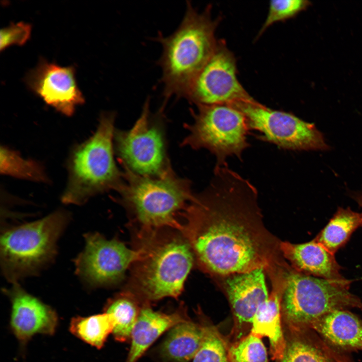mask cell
Masks as SVG:
<instances>
[{
    "instance_id": "9c48e42d",
    "label": "cell",
    "mask_w": 362,
    "mask_h": 362,
    "mask_svg": "<svg viewBox=\"0 0 362 362\" xmlns=\"http://www.w3.org/2000/svg\"><path fill=\"white\" fill-rule=\"evenodd\" d=\"M163 110L153 115L147 98L133 127L128 130H115L114 150L125 170L157 176L172 169L166 154Z\"/></svg>"
},
{
    "instance_id": "2e32d148",
    "label": "cell",
    "mask_w": 362,
    "mask_h": 362,
    "mask_svg": "<svg viewBox=\"0 0 362 362\" xmlns=\"http://www.w3.org/2000/svg\"><path fill=\"white\" fill-rule=\"evenodd\" d=\"M289 270L280 268L267 274L272 286L269 296L254 315L250 331L260 338L267 337L272 359L280 361L286 345L281 325V302Z\"/></svg>"
},
{
    "instance_id": "6da1fadb",
    "label": "cell",
    "mask_w": 362,
    "mask_h": 362,
    "mask_svg": "<svg viewBox=\"0 0 362 362\" xmlns=\"http://www.w3.org/2000/svg\"><path fill=\"white\" fill-rule=\"evenodd\" d=\"M257 199L254 186L226 164L215 167L210 185L181 214L195 262L214 279L289 266L281 241L264 225Z\"/></svg>"
},
{
    "instance_id": "d6986e66",
    "label": "cell",
    "mask_w": 362,
    "mask_h": 362,
    "mask_svg": "<svg viewBox=\"0 0 362 362\" xmlns=\"http://www.w3.org/2000/svg\"><path fill=\"white\" fill-rule=\"evenodd\" d=\"M346 310H336L326 314L312 324L309 329L339 350L362 351V321Z\"/></svg>"
},
{
    "instance_id": "603a6c76",
    "label": "cell",
    "mask_w": 362,
    "mask_h": 362,
    "mask_svg": "<svg viewBox=\"0 0 362 362\" xmlns=\"http://www.w3.org/2000/svg\"><path fill=\"white\" fill-rule=\"evenodd\" d=\"M113 330L112 319L105 312L87 317H73L69 324V330L72 334L98 349L104 345Z\"/></svg>"
},
{
    "instance_id": "4316f807",
    "label": "cell",
    "mask_w": 362,
    "mask_h": 362,
    "mask_svg": "<svg viewBox=\"0 0 362 362\" xmlns=\"http://www.w3.org/2000/svg\"><path fill=\"white\" fill-rule=\"evenodd\" d=\"M205 325L204 339L193 362H229L226 342L216 328L208 324Z\"/></svg>"
},
{
    "instance_id": "d4e9b609",
    "label": "cell",
    "mask_w": 362,
    "mask_h": 362,
    "mask_svg": "<svg viewBox=\"0 0 362 362\" xmlns=\"http://www.w3.org/2000/svg\"><path fill=\"white\" fill-rule=\"evenodd\" d=\"M1 174L17 178L48 183L44 168L38 162L23 158L17 151L5 146H1Z\"/></svg>"
},
{
    "instance_id": "7c38bea8",
    "label": "cell",
    "mask_w": 362,
    "mask_h": 362,
    "mask_svg": "<svg viewBox=\"0 0 362 362\" xmlns=\"http://www.w3.org/2000/svg\"><path fill=\"white\" fill-rule=\"evenodd\" d=\"M186 99L197 105L231 104L253 99L239 81L236 59L225 43L218 41Z\"/></svg>"
},
{
    "instance_id": "52a82bcc",
    "label": "cell",
    "mask_w": 362,
    "mask_h": 362,
    "mask_svg": "<svg viewBox=\"0 0 362 362\" xmlns=\"http://www.w3.org/2000/svg\"><path fill=\"white\" fill-rule=\"evenodd\" d=\"M349 286L306 275L291 267L281 302L282 315L290 331L309 329L317 320L336 310H362V301L349 292Z\"/></svg>"
},
{
    "instance_id": "44dd1931",
    "label": "cell",
    "mask_w": 362,
    "mask_h": 362,
    "mask_svg": "<svg viewBox=\"0 0 362 362\" xmlns=\"http://www.w3.org/2000/svg\"><path fill=\"white\" fill-rule=\"evenodd\" d=\"M142 306L134 296L124 290L109 299L104 312L108 314L112 319V334L117 341H130L132 330Z\"/></svg>"
},
{
    "instance_id": "8992f818",
    "label": "cell",
    "mask_w": 362,
    "mask_h": 362,
    "mask_svg": "<svg viewBox=\"0 0 362 362\" xmlns=\"http://www.w3.org/2000/svg\"><path fill=\"white\" fill-rule=\"evenodd\" d=\"M69 218L67 211L58 210L35 221L5 229L1 236L0 258L6 279L18 283L49 264Z\"/></svg>"
},
{
    "instance_id": "277c9868",
    "label": "cell",
    "mask_w": 362,
    "mask_h": 362,
    "mask_svg": "<svg viewBox=\"0 0 362 362\" xmlns=\"http://www.w3.org/2000/svg\"><path fill=\"white\" fill-rule=\"evenodd\" d=\"M116 114H101L97 128L88 139L73 146L67 161L68 180L61 196L64 204L81 205L90 198L117 191L124 173L114 157Z\"/></svg>"
},
{
    "instance_id": "5bb4252c",
    "label": "cell",
    "mask_w": 362,
    "mask_h": 362,
    "mask_svg": "<svg viewBox=\"0 0 362 362\" xmlns=\"http://www.w3.org/2000/svg\"><path fill=\"white\" fill-rule=\"evenodd\" d=\"M75 72L73 66L61 67L41 57L37 66L27 73L25 81L46 104L71 116L76 107L84 102Z\"/></svg>"
},
{
    "instance_id": "ba28073f",
    "label": "cell",
    "mask_w": 362,
    "mask_h": 362,
    "mask_svg": "<svg viewBox=\"0 0 362 362\" xmlns=\"http://www.w3.org/2000/svg\"><path fill=\"white\" fill-rule=\"evenodd\" d=\"M197 106V111L192 112L194 121L188 125V134L183 144L208 150L216 157L215 167L227 164L230 156L242 160L243 152L250 146L244 115L229 104Z\"/></svg>"
},
{
    "instance_id": "7a4b0ae2",
    "label": "cell",
    "mask_w": 362,
    "mask_h": 362,
    "mask_svg": "<svg viewBox=\"0 0 362 362\" xmlns=\"http://www.w3.org/2000/svg\"><path fill=\"white\" fill-rule=\"evenodd\" d=\"M132 231L133 248L138 255L123 290L143 305L177 298L195 263L187 239L180 230L171 227Z\"/></svg>"
},
{
    "instance_id": "f1b7e54d",
    "label": "cell",
    "mask_w": 362,
    "mask_h": 362,
    "mask_svg": "<svg viewBox=\"0 0 362 362\" xmlns=\"http://www.w3.org/2000/svg\"><path fill=\"white\" fill-rule=\"evenodd\" d=\"M31 32V25L23 22L12 23L2 29L0 34V50L10 45H22L29 39Z\"/></svg>"
},
{
    "instance_id": "ffe728a7",
    "label": "cell",
    "mask_w": 362,
    "mask_h": 362,
    "mask_svg": "<svg viewBox=\"0 0 362 362\" xmlns=\"http://www.w3.org/2000/svg\"><path fill=\"white\" fill-rule=\"evenodd\" d=\"M206 332L205 324L190 319L174 325L157 348L160 362H189L201 347Z\"/></svg>"
},
{
    "instance_id": "4fadbf2b",
    "label": "cell",
    "mask_w": 362,
    "mask_h": 362,
    "mask_svg": "<svg viewBox=\"0 0 362 362\" xmlns=\"http://www.w3.org/2000/svg\"><path fill=\"white\" fill-rule=\"evenodd\" d=\"M264 268L214 279L228 299L234 319L232 334L236 341L251 329L253 317L269 297Z\"/></svg>"
},
{
    "instance_id": "30bf717a",
    "label": "cell",
    "mask_w": 362,
    "mask_h": 362,
    "mask_svg": "<svg viewBox=\"0 0 362 362\" xmlns=\"http://www.w3.org/2000/svg\"><path fill=\"white\" fill-rule=\"evenodd\" d=\"M245 116L248 129L257 138L290 150H327L329 146L323 134L313 124L294 114L273 110L254 99L229 104Z\"/></svg>"
},
{
    "instance_id": "83f0119b",
    "label": "cell",
    "mask_w": 362,
    "mask_h": 362,
    "mask_svg": "<svg viewBox=\"0 0 362 362\" xmlns=\"http://www.w3.org/2000/svg\"><path fill=\"white\" fill-rule=\"evenodd\" d=\"M306 5L307 2L303 0L270 1L267 17L258 36L273 24L294 17Z\"/></svg>"
},
{
    "instance_id": "9a60e30c",
    "label": "cell",
    "mask_w": 362,
    "mask_h": 362,
    "mask_svg": "<svg viewBox=\"0 0 362 362\" xmlns=\"http://www.w3.org/2000/svg\"><path fill=\"white\" fill-rule=\"evenodd\" d=\"M4 289L11 303L10 327L22 346L35 334H53L58 316L50 306L27 292L18 283Z\"/></svg>"
},
{
    "instance_id": "7402d4cb",
    "label": "cell",
    "mask_w": 362,
    "mask_h": 362,
    "mask_svg": "<svg viewBox=\"0 0 362 362\" xmlns=\"http://www.w3.org/2000/svg\"><path fill=\"white\" fill-rule=\"evenodd\" d=\"M362 226V213L350 208L339 207L328 223L314 238L334 254L349 239L352 233Z\"/></svg>"
},
{
    "instance_id": "f546056e",
    "label": "cell",
    "mask_w": 362,
    "mask_h": 362,
    "mask_svg": "<svg viewBox=\"0 0 362 362\" xmlns=\"http://www.w3.org/2000/svg\"><path fill=\"white\" fill-rule=\"evenodd\" d=\"M353 197L359 206L362 208V191L357 193H355Z\"/></svg>"
},
{
    "instance_id": "e0dca14e",
    "label": "cell",
    "mask_w": 362,
    "mask_h": 362,
    "mask_svg": "<svg viewBox=\"0 0 362 362\" xmlns=\"http://www.w3.org/2000/svg\"><path fill=\"white\" fill-rule=\"evenodd\" d=\"M280 249L285 260L299 272L341 284H350L341 275V267L334 254L315 239L301 244L281 241Z\"/></svg>"
},
{
    "instance_id": "484cf974",
    "label": "cell",
    "mask_w": 362,
    "mask_h": 362,
    "mask_svg": "<svg viewBox=\"0 0 362 362\" xmlns=\"http://www.w3.org/2000/svg\"><path fill=\"white\" fill-rule=\"evenodd\" d=\"M229 362H269L261 338L249 333L228 347Z\"/></svg>"
},
{
    "instance_id": "ac0fdd59",
    "label": "cell",
    "mask_w": 362,
    "mask_h": 362,
    "mask_svg": "<svg viewBox=\"0 0 362 362\" xmlns=\"http://www.w3.org/2000/svg\"><path fill=\"white\" fill-rule=\"evenodd\" d=\"M183 306L170 313L153 310L149 304L142 306L132 331L130 350L126 362H136L164 332L188 320Z\"/></svg>"
},
{
    "instance_id": "3957f363",
    "label": "cell",
    "mask_w": 362,
    "mask_h": 362,
    "mask_svg": "<svg viewBox=\"0 0 362 362\" xmlns=\"http://www.w3.org/2000/svg\"><path fill=\"white\" fill-rule=\"evenodd\" d=\"M209 6L199 13L188 1L177 29L156 39L162 47L158 64L162 69L164 102L172 96L186 98L195 78L213 54L218 41L215 33L218 20L212 18Z\"/></svg>"
},
{
    "instance_id": "cb8c5ba5",
    "label": "cell",
    "mask_w": 362,
    "mask_h": 362,
    "mask_svg": "<svg viewBox=\"0 0 362 362\" xmlns=\"http://www.w3.org/2000/svg\"><path fill=\"white\" fill-rule=\"evenodd\" d=\"M306 330L291 331L281 362H334L322 347L306 334Z\"/></svg>"
},
{
    "instance_id": "8fae6325",
    "label": "cell",
    "mask_w": 362,
    "mask_h": 362,
    "mask_svg": "<svg viewBox=\"0 0 362 362\" xmlns=\"http://www.w3.org/2000/svg\"><path fill=\"white\" fill-rule=\"evenodd\" d=\"M85 246L74 259L75 273L87 287L93 289L116 286L138 255L117 238L107 239L98 232L84 235Z\"/></svg>"
},
{
    "instance_id": "5b68a950",
    "label": "cell",
    "mask_w": 362,
    "mask_h": 362,
    "mask_svg": "<svg viewBox=\"0 0 362 362\" xmlns=\"http://www.w3.org/2000/svg\"><path fill=\"white\" fill-rule=\"evenodd\" d=\"M117 190L118 201L132 219V228H182L178 216L192 199L189 180L172 169L157 176H141L125 170Z\"/></svg>"
}]
</instances>
